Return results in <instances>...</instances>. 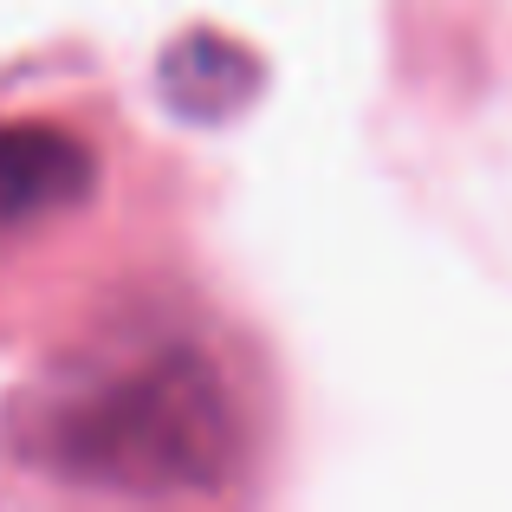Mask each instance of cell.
Here are the masks:
<instances>
[{"instance_id":"obj_1","label":"cell","mask_w":512,"mask_h":512,"mask_svg":"<svg viewBox=\"0 0 512 512\" xmlns=\"http://www.w3.org/2000/svg\"><path fill=\"white\" fill-rule=\"evenodd\" d=\"M33 467L104 493H214L240 467V402L188 338L78 357L26 409Z\"/></svg>"},{"instance_id":"obj_2","label":"cell","mask_w":512,"mask_h":512,"mask_svg":"<svg viewBox=\"0 0 512 512\" xmlns=\"http://www.w3.org/2000/svg\"><path fill=\"white\" fill-rule=\"evenodd\" d=\"M91 195V156L46 124H0V240Z\"/></svg>"}]
</instances>
